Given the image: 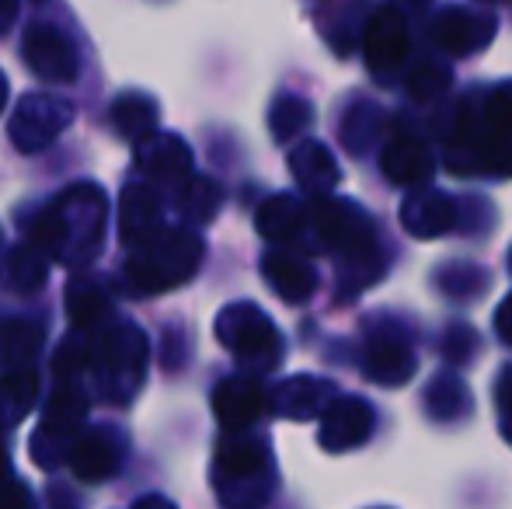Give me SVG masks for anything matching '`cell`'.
<instances>
[{
  "mask_svg": "<svg viewBox=\"0 0 512 509\" xmlns=\"http://www.w3.org/2000/svg\"><path fill=\"white\" fill-rule=\"evenodd\" d=\"M70 123H74V105L67 98L35 91V95H25L18 102L11 123H7V136H11V143L21 154H39Z\"/></svg>",
  "mask_w": 512,
  "mask_h": 509,
  "instance_id": "obj_5",
  "label": "cell"
},
{
  "mask_svg": "<svg viewBox=\"0 0 512 509\" xmlns=\"http://www.w3.org/2000/svg\"><path fill=\"white\" fill-rule=\"evenodd\" d=\"M265 279L279 290V297L300 304L310 297L314 290V272L307 269V262L300 258H286V255H269L265 258Z\"/></svg>",
  "mask_w": 512,
  "mask_h": 509,
  "instance_id": "obj_19",
  "label": "cell"
},
{
  "mask_svg": "<svg viewBox=\"0 0 512 509\" xmlns=\"http://www.w3.org/2000/svg\"><path fill=\"white\" fill-rule=\"evenodd\" d=\"M39 398V374L32 367L7 370L0 377V429H11L32 412Z\"/></svg>",
  "mask_w": 512,
  "mask_h": 509,
  "instance_id": "obj_15",
  "label": "cell"
},
{
  "mask_svg": "<svg viewBox=\"0 0 512 509\" xmlns=\"http://www.w3.org/2000/svg\"><path fill=\"white\" fill-rule=\"evenodd\" d=\"M21 56H25L28 70H32L39 81L49 84H74L81 74V60H77V49L67 35L56 25L46 21H35L21 35Z\"/></svg>",
  "mask_w": 512,
  "mask_h": 509,
  "instance_id": "obj_7",
  "label": "cell"
},
{
  "mask_svg": "<svg viewBox=\"0 0 512 509\" xmlns=\"http://www.w3.org/2000/svg\"><path fill=\"white\" fill-rule=\"evenodd\" d=\"M199 258H203V241L192 231L157 227L133 248V258L126 262V283L136 293H164L196 276Z\"/></svg>",
  "mask_w": 512,
  "mask_h": 509,
  "instance_id": "obj_2",
  "label": "cell"
},
{
  "mask_svg": "<svg viewBox=\"0 0 512 509\" xmlns=\"http://www.w3.org/2000/svg\"><path fill=\"white\" fill-rule=\"evenodd\" d=\"M262 387H258L251 377H230V381H223L216 387L213 394V412L216 419L223 422V429H230V433H237V429L251 426V422L262 415Z\"/></svg>",
  "mask_w": 512,
  "mask_h": 509,
  "instance_id": "obj_13",
  "label": "cell"
},
{
  "mask_svg": "<svg viewBox=\"0 0 512 509\" xmlns=\"http://www.w3.org/2000/svg\"><path fill=\"white\" fill-rule=\"evenodd\" d=\"M133 509H175V503L164 496H143V499H136Z\"/></svg>",
  "mask_w": 512,
  "mask_h": 509,
  "instance_id": "obj_28",
  "label": "cell"
},
{
  "mask_svg": "<svg viewBox=\"0 0 512 509\" xmlns=\"http://www.w3.org/2000/svg\"><path fill=\"white\" fill-rule=\"evenodd\" d=\"M14 18H18V0H0V35L14 25Z\"/></svg>",
  "mask_w": 512,
  "mask_h": 509,
  "instance_id": "obj_27",
  "label": "cell"
},
{
  "mask_svg": "<svg viewBox=\"0 0 512 509\" xmlns=\"http://www.w3.org/2000/svg\"><path fill=\"white\" fill-rule=\"evenodd\" d=\"M42 342H46V332L42 325L35 321H7L0 328V363L7 370H18V367H32L35 356L42 353Z\"/></svg>",
  "mask_w": 512,
  "mask_h": 509,
  "instance_id": "obj_17",
  "label": "cell"
},
{
  "mask_svg": "<svg viewBox=\"0 0 512 509\" xmlns=\"http://www.w3.org/2000/svg\"><path fill=\"white\" fill-rule=\"evenodd\" d=\"M408 56V25L394 4L377 7L366 21V67L377 77H391Z\"/></svg>",
  "mask_w": 512,
  "mask_h": 509,
  "instance_id": "obj_9",
  "label": "cell"
},
{
  "mask_svg": "<svg viewBox=\"0 0 512 509\" xmlns=\"http://www.w3.org/2000/svg\"><path fill=\"white\" fill-rule=\"evenodd\" d=\"M0 509H35V496L11 468V457H7L4 447V429H0Z\"/></svg>",
  "mask_w": 512,
  "mask_h": 509,
  "instance_id": "obj_23",
  "label": "cell"
},
{
  "mask_svg": "<svg viewBox=\"0 0 512 509\" xmlns=\"http://www.w3.org/2000/svg\"><path fill=\"white\" fill-rule=\"evenodd\" d=\"M495 35V18L474 7H446L432 18V42L443 53L453 56H471L485 49Z\"/></svg>",
  "mask_w": 512,
  "mask_h": 509,
  "instance_id": "obj_8",
  "label": "cell"
},
{
  "mask_svg": "<svg viewBox=\"0 0 512 509\" xmlns=\"http://www.w3.org/2000/svg\"><path fill=\"white\" fill-rule=\"evenodd\" d=\"M136 164L157 182H182L192 171V150L175 133H154L136 143Z\"/></svg>",
  "mask_w": 512,
  "mask_h": 509,
  "instance_id": "obj_10",
  "label": "cell"
},
{
  "mask_svg": "<svg viewBox=\"0 0 512 509\" xmlns=\"http://www.w3.org/2000/svg\"><path fill=\"white\" fill-rule=\"evenodd\" d=\"M485 123L492 136H512V84H502V88L492 91L485 105Z\"/></svg>",
  "mask_w": 512,
  "mask_h": 509,
  "instance_id": "obj_25",
  "label": "cell"
},
{
  "mask_svg": "<svg viewBox=\"0 0 512 509\" xmlns=\"http://www.w3.org/2000/svg\"><path fill=\"white\" fill-rule=\"evenodd\" d=\"M182 203H185L182 210L189 213L196 224H206V220L216 213V203H220V185L209 182V178H192Z\"/></svg>",
  "mask_w": 512,
  "mask_h": 509,
  "instance_id": "obj_24",
  "label": "cell"
},
{
  "mask_svg": "<svg viewBox=\"0 0 512 509\" xmlns=\"http://www.w3.org/2000/svg\"><path fill=\"white\" fill-rule=\"evenodd\" d=\"M7 95H11V88H7V77L0 74V109L7 105Z\"/></svg>",
  "mask_w": 512,
  "mask_h": 509,
  "instance_id": "obj_30",
  "label": "cell"
},
{
  "mask_svg": "<svg viewBox=\"0 0 512 509\" xmlns=\"http://www.w3.org/2000/svg\"><path fill=\"white\" fill-rule=\"evenodd\" d=\"M108 203L95 182L63 189L32 224V245L56 262H88L105 241Z\"/></svg>",
  "mask_w": 512,
  "mask_h": 509,
  "instance_id": "obj_1",
  "label": "cell"
},
{
  "mask_svg": "<svg viewBox=\"0 0 512 509\" xmlns=\"http://www.w3.org/2000/svg\"><path fill=\"white\" fill-rule=\"evenodd\" d=\"M265 450L255 440H230L220 443L216 454V489L227 509H255L265 503Z\"/></svg>",
  "mask_w": 512,
  "mask_h": 509,
  "instance_id": "obj_4",
  "label": "cell"
},
{
  "mask_svg": "<svg viewBox=\"0 0 512 509\" xmlns=\"http://www.w3.org/2000/svg\"><path fill=\"white\" fill-rule=\"evenodd\" d=\"M108 123H112L115 133L129 143H140L147 136L157 133V105L154 98L140 95V91H126L112 102L108 109Z\"/></svg>",
  "mask_w": 512,
  "mask_h": 509,
  "instance_id": "obj_14",
  "label": "cell"
},
{
  "mask_svg": "<svg viewBox=\"0 0 512 509\" xmlns=\"http://www.w3.org/2000/svg\"><path fill=\"white\" fill-rule=\"evenodd\" d=\"M429 4H432V0H394V7H398V11H411V14L425 11Z\"/></svg>",
  "mask_w": 512,
  "mask_h": 509,
  "instance_id": "obj_29",
  "label": "cell"
},
{
  "mask_svg": "<svg viewBox=\"0 0 512 509\" xmlns=\"http://www.w3.org/2000/svg\"><path fill=\"white\" fill-rule=\"evenodd\" d=\"M384 168H387V175H391L394 182H415V178L429 175L432 164H429V154H425L415 140H398L391 150H387Z\"/></svg>",
  "mask_w": 512,
  "mask_h": 509,
  "instance_id": "obj_20",
  "label": "cell"
},
{
  "mask_svg": "<svg viewBox=\"0 0 512 509\" xmlns=\"http://www.w3.org/2000/svg\"><path fill=\"white\" fill-rule=\"evenodd\" d=\"M293 171H297L307 189H321V185L335 182V164H331L328 150H324L321 143H304V147L293 154Z\"/></svg>",
  "mask_w": 512,
  "mask_h": 509,
  "instance_id": "obj_21",
  "label": "cell"
},
{
  "mask_svg": "<svg viewBox=\"0 0 512 509\" xmlns=\"http://www.w3.org/2000/svg\"><path fill=\"white\" fill-rule=\"evenodd\" d=\"M46 262H49V255L42 252V248H35V245L14 248L4 262V286L11 293H25V297L42 290V283H46V276H49Z\"/></svg>",
  "mask_w": 512,
  "mask_h": 509,
  "instance_id": "obj_18",
  "label": "cell"
},
{
  "mask_svg": "<svg viewBox=\"0 0 512 509\" xmlns=\"http://www.w3.org/2000/svg\"><path fill=\"white\" fill-rule=\"evenodd\" d=\"M307 119H310V109H307V102H300V98H283V102H276V109H272V129H276L279 140L293 136Z\"/></svg>",
  "mask_w": 512,
  "mask_h": 509,
  "instance_id": "obj_26",
  "label": "cell"
},
{
  "mask_svg": "<svg viewBox=\"0 0 512 509\" xmlns=\"http://www.w3.org/2000/svg\"><path fill=\"white\" fill-rule=\"evenodd\" d=\"M147 335L136 325L115 321L98 332V339L91 342L88 367L98 381V391L115 405H126L143 384V370H147Z\"/></svg>",
  "mask_w": 512,
  "mask_h": 509,
  "instance_id": "obj_3",
  "label": "cell"
},
{
  "mask_svg": "<svg viewBox=\"0 0 512 509\" xmlns=\"http://www.w3.org/2000/svg\"><path fill=\"white\" fill-rule=\"evenodd\" d=\"M297 227H300V210H297L293 199L276 196L258 210V231H262L265 238H272V241L290 238Z\"/></svg>",
  "mask_w": 512,
  "mask_h": 509,
  "instance_id": "obj_22",
  "label": "cell"
},
{
  "mask_svg": "<svg viewBox=\"0 0 512 509\" xmlns=\"http://www.w3.org/2000/svg\"><path fill=\"white\" fill-rule=\"evenodd\" d=\"M216 335L241 363H272L279 356V335L265 314L251 304H234L216 318Z\"/></svg>",
  "mask_w": 512,
  "mask_h": 509,
  "instance_id": "obj_6",
  "label": "cell"
},
{
  "mask_svg": "<svg viewBox=\"0 0 512 509\" xmlns=\"http://www.w3.org/2000/svg\"><path fill=\"white\" fill-rule=\"evenodd\" d=\"M122 464V447L112 433H102V429H91V433H81L74 443H70V468L81 482H105L119 471Z\"/></svg>",
  "mask_w": 512,
  "mask_h": 509,
  "instance_id": "obj_12",
  "label": "cell"
},
{
  "mask_svg": "<svg viewBox=\"0 0 512 509\" xmlns=\"http://www.w3.org/2000/svg\"><path fill=\"white\" fill-rule=\"evenodd\" d=\"M161 227V196L150 182H129L122 189L119 203V234L129 248H136L143 238Z\"/></svg>",
  "mask_w": 512,
  "mask_h": 509,
  "instance_id": "obj_11",
  "label": "cell"
},
{
  "mask_svg": "<svg viewBox=\"0 0 512 509\" xmlns=\"http://www.w3.org/2000/svg\"><path fill=\"white\" fill-rule=\"evenodd\" d=\"M67 314L77 332H95L112 314V300H108V293L98 283L77 279V283L67 286Z\"/></svg>",
  "mask_w": 512,
  "mask_h": 509,
  "instance_id": "obj_16",
  "label": "cell"
}]
</instances>
